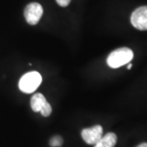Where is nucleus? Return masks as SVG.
Masks as SVG:
<instances>
[{
	"label": "nucleus",
	"instance_id": "1",
	"mask_svg": "<svg viewBox=\"0 0 147 147\" xmlns=\"http://www.w3.org/2000/svg\"><path fill=\"white\" fill-rule=\"evenodd\" d=\"M133 52L128 47H120L113 51L108 56L106 62L112 69H117L129 63L133 59Z\"/></svg>",
	"mask_w": 147,
	"mask_h": 147
},
{
	"label": "nucleus",
	"instance_id": "2",
	"mask_svg": "<svg viewBox=\"0 0 147 147\" xmlns=\"http://www.w3.org/2000/svg\"><path fill=\"white\" fill-rule=\"evenodd\" d=\"M42 83V76L37 71L24 74L19 81V88L24 93H32Z\"/></svg>",
	"mask_w": 147,
	"mask_h": 147
},
{
	"label": "nucleus",
	"instance_id": "3",
	"mask_svg": "<svg viewBox=\"0 0 147 147\" xmlns=\"http://www.w3.org/2000/svg\"><path fill=\"white\" fill-rule=\"evenodd\" d=\"M42 7L38 3H30L26 7L24 11V16L27 23L34 26L38 23L42 16Z\"/></svg>",
	"mask_w": 147,
	"mask_h": 147
},
{
	"label": "nucleus",
	"instance_id": "4",
	"mask_svg": "<svg viewBox=\"0 0 147 147\" xmlns=\"http://www.w3.org/2000/svg\"><path fill=\"white\" fill-rule=\"evenodd\" d=\"M131 23L139 30H147V6L140 7L131 13Z\"/></svg>",
	"mask_w": 147,
	"mask_h": 147
},
{
	"label": "nucleus",
	"instance_id": "5",
	"mask_svg": "<svg viewBox=\"0 0 147 147\" xmlns=\"http://www.w3.org/2000/svg\"><path fill=\"white\" fill-rule=\"evenodd\" d=\"M84 141L88 145H96L103 136V128L100 125H96L89 128H84L81 131Z\"/></svg>",
	"mask_w": 147,
	"mask_h": 147
},
{
	"label": "nucleus",
	"instance_id": "6",
	"mask_svg": "<svg viewBox=\"0 0 147 147\" xmlns=\"http://www.w3.org/2000/svg\"><path fill=\"white\" fill-rule=\"evenodd\" d=\"M117 142V136L114 132H109L102 136L94 147H115Z\"/></svg>",
	"mask_w": 147,
	"mask_h": 147
},
{
	"label": "nucleus",
	"instance_id": "7",
	"mask_svg": "<svg viewBox=\"0 0 147 147\" xmlns=\"http://www.w3.org/2000/svg\"><path fill=\"white\" fill-rule=\"evenodd\" d=\"M47 102L45 96L41 93H36L31 97L30 100V105L33 111L39 112L43 105Z\"/></svg>",
	"mask_w": 147,
	"mask_h": 147
},
{
	"label": "nucleus",
	"instance_id": "8",
	"mask_svg": "<svg viewBox=\"0 0 147 147\" xmlns=\"http://www.w3.org/2000/svg\"><path fill=\"white\" fill-rule=\"evenodd\" d=\"M62 144H63V139L61 136L58 135L53 136L49 141V145L52 147H60L62 146Z\"/></svg>",
	"mask_w": 147,
	"mask_h": 147
},
{
	"label": "nucleus",
	"instance_id": "9",
	"mask_svg": "<svg viewBox=\"0 0 147 147\" xmlns=\"http://www.w3.org/2000/svg\"><path fill=\"white\" fill-rule=\"evenodd\" d=\"M52 111H53L52 106H51V105L47 101V102L43 105V106L42 107V109H41V110H40L39 112L41 113V115H42V116H44V117H48V116L52 114Z\"/></svg>",
	"mask_w": 147,
	"mask_h": 147
},
{
	"label": "nucleus",
	"instance_id": "10",
	"mask_svg": "<svg viewBox=\"0 0 147 147\" xmlns=\"http://www.w3.org/2000/svg\"><path fill=\"white\" fill-rule=\"evenodd\" d=\"M56 1H57L58 5L65 7H67L69 4L71 0H56Z\"/></svg>",
	"mask_w": 147,
	"mask_h": 147
},
{
	"label": "nucleus",
	"instance_id": "11",
	"mask_svg": "<svg viewBox=\"0 0 147 147\" xmlns=\"http://www.w3.org/2000/svg\"><path fill=\"white\" fill-rule=\"evenodd\" d=\"M137 147H147V142H143L142 144L138 145Z\"/></svg>",
	"mask_w": 147,
	"mask_h": 147
},
{
	"label": "nucleus",
	"instance_id": "12",
	"mask_svg": "<svg viewBox=\"0 0 147 147\" xmlns=\"http://www.w3.org/2000/svg\"><path fill=\"white\" fill-rule=\"evenodd\" d=\"M131 66H132V65H131V63L128 64V65H127V69H131Z\"/></svg>",
	"mask_w": 147,
	"mask_h": 147
}]
</instances>
